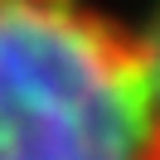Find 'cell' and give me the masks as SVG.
<instances>
[{"instance_id":"1","label":"cell","mask_w":160,"mask_h":160,"mask_svg":"<svg viewBox=\"0 0 160 160\" xmlns=\"http://www.w3.org/2000/svg\"><path fill=\"white\" fill-rule=\"evenodd\" d=\"M0 160H160L150 39L92 0H0Z\"/></svg>"},{"instance_id":"2","label":"cell","mask_w":160,"mask_h":160,"mask_svg":"<svg viewBox=\"0 0 160 160\" xmlns=\"http://www.w3.org/2000/svg\"><path fill=\"white\" fill-rule=\"evenodd\" d=\"M146 39H150V53H155V68H160V20H155V29H150Z\"/></svg>"}]
</instances>
